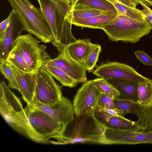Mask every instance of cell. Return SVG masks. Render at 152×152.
<instances>
[{"label":"cell","instance_id":"6da1fadb","mask_svg":"<svg viewBox=\"0 0 152 152\" xmlns=\"http://www.w3.org/2000/svg\"><path fill=\"white\" fill-rule=\"evenodd\" d=\"M4 119L12 128L37 142L60 144L67 126L53 119L46 113L31 104L23 110L6 115Z\"/></svg>","mask_w":152,"mask_h":152},{"label":"cell","instance_id":"7a4b0ae2","mask_svg":"<svg viewBox=\"0 0 152 152\" xmlns=\"http://www.w3.org/2000/svg\"><path fill=\"white\" fill-rule=\"evenodd\" d=\"M107 127L99 122L94 113L74 116L68 125L61 144L91 143L102 144Z\"/></svg>","mask_w":152,"mask_h":152},{"label":"cell","instance_id":"3957f363","mask_svg":"<svg viewBox=\"0 0 152 152\" xmlns=\"http://www.w3.org/2000/svg\"><path fill=\"white\" fill-rule=\"evenodd\" d=\"M12 10L17 12L24 22L26 30L44 43L54 40L47 19L40 7L29 0H8Z\"/></svg>","mask_w":152,"mask_h":152},{"label":"cell","instance_id":"277c9868","mask_svg":"<svg viewBox=\"0 0 152 152\" xmlns=\"http://www.w3.org/2000/svg\"><path fill=\"white\" fill-rule=\"evenodd\" d=\"M152 29V26L145 19L132 18L119 13L102 29L112 41L132 44L139 41Z\"/></svg>","mask_w":152,"mask_h":152},{"label":"cell","instance_id":"5b68a950","mask_svg":"<svg viewBox=\"0 0 152 152\" xmlns=\"http://www.w3.org/2000/svg\"><path fill=\"white\" fill-rule=\"evenodd\" d=\"M52 31L53 45L60 43L65 18L71 11L69 0H37Z\"/></svg>","mask_w":152,"mask_h":152},{"label":"cell","instance_id":"8992f818","mask_svg":"<svg viewBox=\"0 0 152 152\" xmlns=\"http://www.w3.org/2000/svg\"><path fill=\"white\" fill-rule=\"evenodd\" d=\"M40 41L30 34L20 35L12 43L13 47L20 53L31 69L37 72L42 62L49 59L46 45L40 44Z\"/></svg>","mask_w":152,"mask_h":152},{"label":"cell","instance_id":"52a82bcc","mask_svg":"<svg viewBox=\"0 0 152 152\" xmlns=\"http://www.w3.org/2000/svg\"><path fill=\"white\" fill-rule=\"evenodd\" d=\"M36 75L34 99L45 104L50 105L61 99L63 96L61 86L56 83L50 74L40 67Z\"/></svg>","mask_w":152,"mask_h":152},{"label":"cell","instance_id":"ba28073f","mask_svg":"<svg viewBox=\"0 0 152 152\" xmlns=\"http://www.w3.org/2000/svg\"><path fill=\"white\" fill-rule=\"evenodd\" d=\"M93 73L107 80H121L134 81L138 83L150 79L139 73L132 66L118 62L108 61L98 66Z\"/></svg>","mask_w":152,"mask_h":152},{"label":"cell","instance_id":"9c48e42d","mask_svg":"<svg viewBox=\"0 0 152 152\" xmlns=\"http://www.w3.org/2000/svg\"><path fill=\"white\" fill-rule=\"evenodd\" d=\"M101 94L93 80L85 82L77 91L73 100L75 115L80 117L94 113Z\"/></svg>","mask_w":152,"mask_h":152},{"label":"cell","instance_id":"30bf717a","mask_svg":"<svg viewBox=\"0 0 152 152\" xmlns=\"http://www.w3.org/2000/svg\"><path fill=\"white\" fill-rule=\"evenodd\" d=\"M152 144V131L145 132L107 128L102 144Z\"/></svg>","mask_w":152,"mask_h":152},{"label":"cell","instance_id":"8fae6325","mask_svg":"<svg viewBox=\"0 0 152 152\" xmlns=\"http://www.w3.org/2000/svg\"><path fill=\"white\" fill-rule=\"evenodd\" d=\"M47 114L56 121L66 126L73 121L75 111L72 103L68 98L62 97L53 104L46 105L34 99L31 104Z\"/></svg>","mask_w":152,"mask_h":152},{"label":"cell","instance_id":"7c38bea8","mask_svg":"<svg viewBox=\"0 0 152 152\" xmlns=\"http://www.w3.org/2000/svg\"><path fill=\"white\" fill-rule=\"evenodd\" d=\"M59 53L56 57L47 60L43 61L42 65L53 66L61 69L77 83L87 81L86 70L83 64L73 60L64 53Z\"/></svg>","mask_w":152,"mask_h":152},{"label":"cell","instance_id":"4fadbf2b","mask_svg":"<svg viewBox=\"0 0 152 152\" xmlns=\"http://www.w3.org/2000/svg\"><path fill=\"white\" fill-rule=\"evenodd\" d=\"M10 21L4 41L0 42V62L5 61L13 48L12 43L26 30L25 24L18 13L12 10L10 14Z\"/></svg>","mask_w":152,"mask_h":152},{"label":"cell","instance_id":"5bb4252c","mask_svg":"<svg viewBox=\"0 0 152 152\" xmlns=\"http://www.w3.org/2000/svg\"><path fill=\"white\" fill-rule=\"evenodd\" d=\"M16 77L18 90L22 95L23 99L27 105L31 104L33 100L36 84V73L25 72L9 64Z\"/></svg>","mask_w":152,"mask_h":152},{"label":"cell","instance_id":"9a60e30c","mask_svg":"<svg viewBox=\"0 0 152 152\" xmlns=\"http://www.w3.org/2000/svg\"><path fill=\"white\" fill-rule=\"evenodd\" d=\"M96 45L92 43L89 39H77L58 51L59 53H65L73 60L83 64Z\"/></svg>","mask_w":152,"mask_h":152},{"label":"cell","instance_id":"2e32d148","mask_svg":"<svg viewBox=\"0 0 152 152\" xmlns=\"http://www.w3.org/2000/svg\"><path fill=\"white\" fill-rule=\"evenodd\" d=\"M99 122L107 128L142 131V127L137 121H133L119 115L114 110L106 113Z\"/></svg>","mask_w":152,"mask_h":152},{"label":"cell","instance_id":"e0dca14e","mask_svg":"<svg viewBox=\"0 0 152 152\" xmlns=\"http://www.w3.org/2000/svg\"><path fill=\"white\" fill-rule=\"evenodd\" d=\"M114 85L120 93L118 98L138 102V83L121 80H107Z\"/></svg>","mask_w":152,"mask_h":152},{"label":"cell","instance_id":"ac0fdd59","mask_svg":"<svg viewBox=\"0 0 152 152\" xmlns=\"http://www.w3.org/2000/svg\"><path fill=\"white\" fill-rule=\"evenodd\" d=\"M72 10L93 9L110 12L117 15L114 5L108 0H77L72 7Z\"/></svg>","mask_w":152,"mask_h":152},{"label":"cell","instance_id":"d6986e66","mask_svg":"<svg viewBox=\"0 0 152 152\" xmlns=\"http://www.w3.org/2000/svg\"><path fill=\"white\" fill-rule=\"evenodd\" d=\"M117 15L111 14H102L92 17L73 19L72 24L77 26L94 28L102 29L113 20Z\"/></svg>","mask_w":152,"mask_h":152},{"label":"cell","instance_id":"ffe728a7","mask_svg":"<svg viewBox=\"0 0 152 152\" xmlns=\"http://www.w3.org/2000/svg\"><path fill=\"white\" fill-rule=\"evenodd\" d=\"M137 116L142 131H152V95L144 105H140Z\"/></svg>","mask_w":152,"mask_h":152},{"label":"cell","instance_id":"44dd1931","mask_svg":"<svg viewBox=\"0 0 152 152\" xmlns=\"http://www.w3.org/2000/svg\"><path fill=\"white\" fill-rule=\"evenodd\" d=\"M115 109L120 116L124 117L128 113L137 115L140 105L138 102L126 99L117 98L114 99Z\"/></svg>","mask_w":152,"mask_h":152},{"label":"cell","instance_id":"7402d4cb","mask_svg":"<svg viewBox=\"0 0 152 152\" xmlns=\"http://www.w3.org/2000/svg\"><path fill=\"white\" fill-rule=\"evenodd\" d=\"M43 68L59 81L64 86L73 88L76 86L77 83L67 74L61 69L50 66L42 64Z\"/></svg>","mask_w":152,"mask_h":152},{"label":"cell","instance_id":"603a6c76","mask_svg":"<svg viewBox=\"0 0 152 152\" xmlns=\"http://www.w3.org/2000/svg\"><path fill=\"white\" fill-rule=\"evenodd\" d=\"M5 61L8 64L12 65L22 72L28 73L34 72L29 67L20 53L15 48L13 47Z\"/></svg>","mask_w":152,"mask_h":152},{"label":"cell","instance_id":"cb8c5ba5","mask_svg":"<svg viewBox=\"0 0 152 152\" xmlns=\"http://www.w3.org/2000/svg\"><path fill=\"white\" fill-rule=\"evenodd\" d=\"M93 80L95 86L101 94L108 95L114 99L120 96V93L116 87L107 79L99 77Z\"/></svg>","mask_w":152,"mask_h":152},{"label":"cell","instance_id":"d4e9b609","mask_svg":"<svg viewBox=\"0 0 152 152\" xmlns=\"http://www.w3.org/2000/svg\"><path fill=\"white\" fill-rule=\"evenodd\" d=\"M110 2L117 10L118 13L128 17L138 19H145L144 14L141 10L123 4L116 0H108Z\"/></svg>","mask_w":152,"mask_h":152},{"label":"cell","instance_id":"484cf974","mask_svg":"<svg viewBox=\"0 0 152 152\" xmlns=\"http://www.w3.org/2000/svg\"><path fill=\"white\" fill-rule=\"evenodd\" d=\"M152 95V79L138 83V103L144 105L150 99Z\"/></svg>","mask_w":152,"mask_h":152},{"label":"cell","instance_id":"4316f807","mask_svg":"<svg viewBox=\"0 0 152 152\" xmlns=\"http://www.w3.org/2000/svg\"><path fill=\"white\" fill-rule=\"evenodd\" d=\"M0 70L1 74L8 81L10 88L18 90V83L10 65L5 61L0 62Z\"/></svg>","mask_w":152,"mask_h":152},{"label":"cell","instance_id":"83f0119b","mask_svg":"<svg viewBox=\"0 0 152 152\" xmlns=\"http://www.w3.org/2000/svg\"><path fill=\"white\" fill-rule=\"evenodd\" d=\"M102 51L101 46L96 44L86 59L83 65L86 71L91 72L96 66L99 54Z\"/></svg>","mask_w":152,"mask_h":152},{"label":"cell","instance_id":"f1b7e54d","mask_svg":"<svg viewBox=\"0 0 152 152\" xmlns=\"http://www.w3.org/2000/svg\"><path fill=\"white\" fill-rule=\"evenodd\" d=\"M71 11L73 19L88 18L95 16L108 14H113L110 12H103L100 10L93 9L77 10L71 9Z\"/></svg>","mask_w":152,"mask_h":152},{"label":"cell","instance_id":"f546056e","mask_svg":"<svg viewBox=\"0 0 152 152\" xmlns=\"http://www.w3.org/2000/svg\"><path fill=\"white\" fill-rule=\"evenodd\" d=\"M97 107L103 109H115L114 99L108 95L101 94Z\"/></svg>","mask_w":152,"mask_h":152},{"label":"cell","instance_id":"4dcf8cb0","mask_svg":"<svg viewBox=\"0 0 152 152\" xmlns=\"http://www.w3.org/2000/svg\"><path fill=\"white\" fill-rule=\"evenodd\" d=\"M137 58L144 65H152V58L147 53L141 50H138L134 52Z\"/></svg>","mask_w":152,"mask_h":152},{"label":"cell","instance_id":"1f68e13d","mask_svg":"<svg viewBox=\"0 0 152 152\" xmlns=\"http://www.w3.org/2000/svg\"><path fill=\"white\" fill-rule=\"evenodd\" d=\"M10 19V14L8 17L0 24V42H2L5 38L9 25Z\"/></svg>","mask_w":152,"mask_h":152},{"label":"cell","instance_id":"d6a6232c","mask_svg":"<svg viewBox=\"0 0 152 152\" xmlns=\"http://www.w3.org/2000/svg\"><path fill=\"white\" fill-rule=\"evenodd\" d=\"M138 1L143 8L141 11L145 15V20L152 26V10L141 1Z\"/></svg>","mask_w":152,"mask_h":152},{"label":"cell","instance_id":"836d02e7","mask_svg":"<svg viewBox=\"0 0 152 152\" xmlns=\"http://www.w3.org/2000/svg\"><path fill=\"white\" fill-rule=\"evenodd\" d=\"M117 1L127 6L136 8L139 4L138 0H116Z\"/></svg>","mask_w":152,"mask_h":152},{"label":"cell","instance_id":"e575fe53","mask_svg":"<svg viewBox=\"0 0 152 152\" xmlns=\"http://www.w3.org/2000/svg\"><path fill=\"white\" fill-rule=\"evenodd\" d=\"M145 3L146 5L152 6V0H139Z\"/></svg>","mask_w":152,"mask_h":152},{"label":"cell","instance_id":"d590c367","mask_svg":"<svg viewBox=\"0 0 152 152\" xmlns=\"http://www.w3.org/2000/svg\"><path fill=\"white\" fill-rule=\"evenodd\" d=\"M71 2V4H72V6L73 4H74L75 1V0H69Z\"/></svg>","mask_w":152,"mask_h":152},{"label":"cell","instance_id":"8d00e7d4","mask_svg":"<svg viewBox=\"0 0 152 152\" xmlns=\"http://www.w3.org/2000/svg\"><path fill=\"white\" fill-rule=\"evenodd\" d=\"M75 0V1L77 0Z\"/></svg>","mask_w":152,"mask_h":152}]
</instances>
